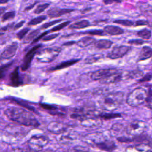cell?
<instances>
[{
	"mask_svg": "<svg viewBox=\"0 0 152 152\" xmlns=\"http://www.w3.org/2000/svg\"><path fill=\"white\" fill-rule=\"evenodd\" d=\"M4 113L9 119L20 125L35 128L40 125L35 116L24 109L10 107L5 110Z\"/></svg>",
	"mask_w": 152,
	"mask_h": 152,
	"instance_id": "obj_1",
	"label": "cell"
},
{
	"mask_svg": "<svg viewBox=\"0 0 152 152\" xmlns=\"http://www.w3.org/2000/svg\"><path fill=\"white\" fill-rule=\"evenodd\" d=\"M124 97V93L115 91L107 93L99 101L102 108L109 112L113 111L122 104Z\"/></svg>",
	"mask_w": 152,
	"mask_h": 152,
	"instance_id": "obj_2",
	"label": "cell"
},
{
	"mask_svg": "<svg viewBox=\"0 0 152 152\" xmlns=\"http://www.w3.org/2000/svg\"><path fill=\"white\" fill-rule=\"evenodd\" d=\"M84 140L86 143L94 145L103 150L111 151L115 147L113 141L106 139L100 134H87L85 136Z\"/></svg>",
	"mask_w": 152,
	"mask_h": 152,
	"instance_id": "obj_3",
	"label": "cell"
},
{
	"mask_svg": "<svg viewBox=\"0 0 152 152\" xmlns=\"http://www.w3.org/2000/svg\"><path fill=\"white\" fill-rule=\"evenodd\" d=\"M147 97V90L143 87H138L128 94L126 98V103L132 107L138 106L146 101Z\"/></svg>",
	"mask_w": 152,
	"mask_h": 152,
	"instance_id": "obj_4",
	"label": "cell"
},
{
	"mask_svg": "<svg viewBox=\"0 0 152 152\" xmlns=\"http://www.w3.org/2000/svg\"><path fill=\"white\" fill-rule=\"evenodd\" d=\"M61 51V48L58 47L43 49L38 52L36 59L40 62H51L56 58Z\"/></svg>",
	"mask_w": 152,
	"mask_h": 152,
	"instance_id": "obj_5",
	"label": "cell"
},
{
	"mask_svg": "<svg viewBox=\"0 0 152 152\" xmlns=\"http://www.w3.org/2000/svg\"><path fill=\"white\" fill-rule=\"evenodd\" d=\"M49 138L45 135H34L28 141V147L30 152H39L48 144Z\"/></svg>",
	"mask_w": 152,
	"mask_h": 152,
	"instance_id": "obj_6",
	"label": "cell"
},
{
	"mask_svg": "<svg viewBox=\"0 0 152 152\" xmlns=\"http://www.w3.org/2000/svg\"><path fill=\"white\" fill-rule=\"evenodd\" d=\"M146 128L145 123L141 120H134L129 122L125 128V131L128 135L139 136Z\"/></svg>",
	"mask_w": 152,
	"mask_h": 152,
	"instance_id": "obj_7",
	"label": "cell"
},
{
	"mask_svg": "<svg viewBox=\"0 0 152 152\" xmlns=\"http://www.w3.org/2000/svg\"><path fill=\"white\" fill-rule=\"evenodd\" d=\"M119 71L116 68L101 69L91 72L90 75V78L93 81H100Z\"/></svg>",
	"mask_w": 152,
	"mask_h": 152,
	"instance_id": "obj_8",
	"label": "cell"
},
{
	"mask_svg": "<svg viewBox=\"0 0 152 152\" xmlns=\"http://www.w3.org/2000/svg\"><path fill=\"white\" fill-rule=\"evenodd\" d=\"M131 49V47L125 45L115 46L112 50L109 52L106 57L110 59H117L122 58Z\"/></svg>",
	"mask_w": 152,
	"mask_h": 152,
	"instance_id": "obj_9",
	"label": "cell"
},
{
	"mask_svg": "<svg viewBox=\"0 0 152 152\" xmlns=\"http://www.w3.org/2000/svg\"><path fill=\"white\" fill-rule=\"evenodd\" d=\"M41 46L42 45H37L34 46L25 55L23 62L21 65V69L23 71H25L30 68L33 57L35 56V55L36 54V52Z\"/></svg>",
	"mask_w": 152,
	"mask_h": 152,
	"instance_id": "obj_10",
	"label": "cell"
},
{
	"mask_svg": "<svg viewBox=\"0 0 152 152\" xmlns=\"http://www.w3.org/2000/svg\"><path fill=\"white\" fill-rule=\"evenodd\" d=\"M18 47V45L17 42H13L8 46L0 55V62H3L11 59L15 55Z\"/></svg>",
	"mask_w": 152,
	"mask_h": 152,
	"instance_id": "obj_11",
	"label": "cell"
},
{
	"mask_svg": "<svg viewBox=\"0 0 152 152\" xmlns=\"http://www.w3.org/2000/svg\"><path fill=\"white\" fill-rule=\"evenodd\" d=\"M47 129L52 134H60L66 131L67 126L62 122L58 121H52L48 124Z\"/></svg>",
	"mask_w": 152,
	"mask_h": 152,
	"instance_id": "obj_12",
	"label": "cell"
},
{
	"mask_svg": "<svg viewBox=\"0 0 152 152\" xmlns=\"http://www.w3.org/2000/svg\"><path fill=\"white\" fill-rule=\"evenodd\" d=\"M82 126L87 128H95L102 124V120L97 116H88L81 121Z\"/></svg>",
	"mask_w": 152,
	"mask_h": 152,
	"instance_id": "obj_13",
	"label": "cell"
},
{
	"mask_svg": "<svg viewBox=\"0 0 152 152\" xmlns=\"http://www.w3.org/2000/svg\"><path fill=\"white\" fill-rule=\"evenodd\" d=\"M74 9L69 8H52L49 10L47 12L48 16L50 18H56L61 17L64 14L72 12L74 11Z\"/></svg>",
	"mask_w": 152,
	"mask_h": 152,
	"instance_id": "obj_14",
	"label": "cell"
},
{
	"mask_svg": "<svg viewBox=\"0 0 152 152\" xmlns=\"http://www.w3.org/2000/svg\"><path fill=\"white\" fill-rule=\"evenodd\" d=\"M125 152H152V148L148 144H140L128 147Z\"/></svg>",
	"mask_w": 152,
	"mask_h": 152,
	"instance_id": "obj_15",
	"label": "cell"
},
{
	"mask_svg": "<svg viewBox=\"0 0 152 152\" xmlns=\"http://www.w3.org/2000/svg\"><path fill=\"white\" fill-rule=\"evenodd\" d=\"M122 80H124V74L119 71L99 82L103 84H109L119 82Z\"/></svg>",
	"mask_w": 152,
	"mask_h": 152,
	"instance_id": "obj_16",
	"label": "cell"
},
{
	"mask_svg": "<svg viewBox=\"0 0 152 152\" xmlns=\"http://www.w3.org/2000/svg\"><path fill=\"white\" fill-rule=\"evenodd\" d=\"M150 58H152V48L149 46L142 47L139 53L137 61H142Z\"/></svg>",
	"mask_w": 152,
	"mask_h": 152,
	"instance_id": "obj_17",
	"label": "cell"
},
{
	"mask_svg": "<svg viewBox=\"0 0 152 152\" xmlns=\"http://www.w3.org/2000/svg\"><path fill=\"white\" fill-rule=\"evenodd\" d=\"M103 31L104 33L109 35H120L124 33V30L119 27L113 26V25H107L106 26L103 28Z\"/></svg>",
	"mask_w": 152,
	"mask_h": 152,
	"instance_id": "obj_18",
	"label": "cell"
},
{
	"mask_svg": "<svg viewBox=\"0 0 152 152\" xmlns=\"http://www.w3.org/2000/svg\"><path fill=\"white\" fill-rule=\"evenodd\" d=\"M18 69H19L18 67H16L14 69V71L12 72L10 75L11 84L14 87L20 86L23 84V82L21 80V78L20 77Z\"/></svg>",
	"mask_w": 152,
	"mask_h": 152,
	"instance_id": "obj_19",
	"label": "cell"
},
{
	"mask_svg": "<svg viewBox=\"0 0 152 152\" xmlns=\"http://www.w3.org/2000/svg\"><path fill=\"white\" fill-rule=\"evenodd\" d=\"M113 44V42L106 39H101L96 41L94 43V47L97 49L106 50L109 49Z\"/></svg>",
	"mask_w": 152,
	"mask_h": 152,
	"instance_id": "obj_20",
	"label": "cell"
},
{
	"mask_svg": "<svg viewBox=\"0 0 152 152\" xmlns=\"http://www.w3.org/2000/svg\"><path fill=\"white\" fill-rule=\"evenodd\" d=\"M76 138L75 133L65 131L62 133V135L60 137V142L64 144H68L72 142Z\"/></svg>",
	"mask_w": 152,
	"mask_h": 152,
	"instance_id": "obj_21",
	"label": "cell"
},
{
	"mask_svg": "<svg viewBox=\"0 0 152 152\" xmlns=\"http://www.w3.org/2000/svg\"><path fill=\"white\" fill-rule=\"evenodd\" d=\"M79 61H80V59H71V60L66 61H65V62H62L61 64H59V65L50 68V71H55L60 70V69H64V68H66L67 67H69V66L76 64Z\"/></svg>",
	"mask_w": 152,
	"mask_h": 152,
	"instance_id": "obj_22",
	"label": "cell"
},
{
	"mask_svg": "<svg viewBox=\"0 0 152 152\" xmlns=\"http://www.w3.org/2000/svg\"><path fill=\"white\" fill-rule=\"evenodd\" d=\"M96 41L95 39L87 36L80 39L76 43L80 48H86L94 44Z\"/></svg>",
	"mask_w": 152,
	"mask_h": 152,
	"instance_id": "obj_23",
	"label": "cell"
},
{
	"mask_svg": "<svg viewBox=\"0 0 152 152\" xmlns=\"http://www.w3.org/2000/svg\"><path fill=\"white\" fill-rule=\"evenodd\" d=\"M90 26V23L87 20H82L71 24L68 28L69 29H81Z\"/></svg>",
	"mask_w": 152,
	"mask_h": 152,
	"instance_id": "obj_24",
	"label": "cell"
},
{
	"mask_svg": "<svg viewBox=\"0 0 152 152\" xmlns=\"http://www.w3.org/2000/svg\"><path fill=\"white\" fill-rule=\"evenodd\" d=\"M124 129H125V128L123 124L121 123H115L113 124L110 128V133L113 136L116 137L122 134Z\"/></svg>",
	"mask_w": 152,
	"mask_h": 152,
	"instance_id": "obj_25",
	"label": "cell"
},
{
	"mask_svg": "<svg viewBox=\"0 0 152 152\" xmlns=\"http://www.w3.org/2000/svg\"><path fill=\"white\" fill-rule=\"evenodd\" d=\"M103 58V54H101V53L93 54V55H91L90 56H87L85 59L84 62L86 64H91L93 63H94V62H96L100 61Z\"/></svg>",
	"mask_w": 152,
	"mask_h": 152,
	"instance_id": "obj_26",
	"label": "cell"
},
{
	"mask_svg": "<svg viewBox=\"0 0 152 152\" xmlns=\"http://www.w3.org/2000/svg\"><path fill=\"white\" fill-rule=\"evenodd\" d=\"M143 72L140 70H134L127 72L125 75H124V79H135L139 77H142Z\"/></svg>",
	"mask_w": 152,
	"mask_h": 152,
	"instance_id": "obj_27",
	"label": "cell"
},
{
	"mask_svg": "<svg viewBox=\"0 0 152 152\" xmlns=\"http://www.w3.org/2000/svg\"><path fill=\"white\" fill-rule=\"evenodd\" d=\"M120 117H121V115L119 113H100L98 115V118L100 119H110Z\"/></svg>",
	"mask_w": 152,
	"mask_h": 152,
	"instance_id": "obj_28",
	"label": "cell"
},
{
	"mask_svg": "<svg viewBox=\"0 0 152 152\" xmlns=\"http://www.w3.org/2000/svg\"><path fill=\"white\" fill-rule=\"evenodd\" d=\"M137 34L139 37H141L142 40H148L151 36V31L147 28H144L138 31Z\"/></svg>",
	"mask_w": 152,
	"mask_h": 152,
	"instance_id": "obj_29",
	"label": "cell"
},
{
	"mask_svg": "<svg viewBox=\"0 0 152 152\" xmlns=\"http://www.w3.org/2000/svg\"><path fill=\"white\" fill-rule=\"evenodd\" d=\"M40 32V30L39 29H36L32 31H31L26 37V38L24 39L23 43H27L28 42H30L31 40H33L34 39H36V36L39 34Z\"/></svg>",
	"mask_w": 152,
	"mask_h": 152,
	"instance_id": "obj_30",
	"label": "cell"
},
{
	"mask_svg": "<svg viewBox=\"0 0 152 152\" xmlns=\"http://www.w3.org/2000/svg\"><path fill=\"white\" fill-rule=\"evenodd\" d=\"M46 19V15H40L38 16L36 18H34L31 19L28 23V26H35L38 24L41 23L43 21H45Z\"/></svg>",
	"mask_w": 152,
	"mask_h": 152,
	"instance_id": "obj_31",
	"label": "cell"
},
{
	"mask_svg": "<svg viewBox=\"0 0 152 152\" xmlns=\"http://www.w3.org/2000/svg\"><path fill=\"white\" fill-rule=\"evenodd\" d=\"M114 23L119 24L124 26L126 27H131L134 25V23L129 20H125V19H118L113 21Z\"/></svg>",
	"mask_w": 152,
	"mask_h": 152,
	"instance_id": "obj_32",
	"label": "cell"
},
{
	"mask_svg": "<svg viewBox=\"0 0 152 152\" xmlns=\"http://www.w3.org/2000/svg\"><path fill=\"white\" fill-rule=\"evenodd\" d=\"M12 64V62H8L7 64H4L3 65L0 66V80L4 77L5 73L7 72V71H8V69L11 66Z\"/></svg>",
	"mask_w": 152,
	"mask_h": 152,
	"instance_id": "obj_33",
	"label": "cell"
},
{
	"mask_svg": "<svg viewBox=\"0 0 152 152\" xmlns=\"http://www.w3.org/2000/svg\"><path fill=\"white\" fill-rule=\"evenodd\" d=\"M49 6V4L48 3H45L43 4H40L37 6L36 9L34 11V13L36 14H39L43 12L47 8H48Z\"/></svg>",
	"mask_w": 152,
	"mask_h": 152,
	"instance_id": "obj_34",
	"label": "cell"
},
{
	"mask_svg": "<svg viewBox=\"0 0 152 152\" xmlns=\"http://www.w3.org/2000/svg\"><path fill=\"white\" fill-rule=\"evenodd\" d=\"M71 23V21H65L61 24H59L58 25H57L56 26L53 27L50 30V31L51 32H55V31H59L61 30H62V28H64V27H65L66 26H67L69 24Z\"/></svg>",
	"mask_w": 152,
	"mask_h": 152,
	"instance_id": "obj_35",
	"label": "cell"
},
{
	"mask_svg": "<svg viewBox=\"0 0 152 152\" xmlns=\"http://www.w3.org/2000/svg\"><path fill=\"white\" fill-rule=\"evenodd\" d=\"M15 12L14 11H9L5 12L2 17V21L5 22L9 20L12 19L15 17Z\"/></svg>",
	"mask_w": 152,
	"mask_h": 152,
	"instance_id": "obj_36",
	"label": "cell"
},
{
	"mask_svg": "<svg viewBox=\"0 0 152 152\" xmlns=\"http://www.w3.org/2000/svg\"><path fill=\"white\" fill-rule=\"evenodd\" d=\"M83 34H88L90 35H96V36H104V32L102 30H91L83 33Z\"/></svg>",
	"mask_w": 152,
	"mask_h": 152,
	"instance_id": "obj_37",
	"label": "cell"
},
{
	"mask_svg": "<svg viewBox=\"0 0 152 152\" xmlns=\"http://www.w3.org/2000/svg\"><path fill=\"white\" fill-rule=\"evenodd\" d=\"M14 101H15L17 104H20V106L24 107V108H26V109H28L31 111H34V108L33 107H32L31 106L29 105L27 103H26V102L24 101H22V100H14Z\"/></svg>",
	"mask_w": 152,
	"mask_h": 152,
	"instance_id": "obj_38",
	"label": "cell"
},
{
	"mask_svg": "<svg viewBox=\"0 0 152 152\" xmlns=\"http://www.w3.org/2000/svg\"><path fill=\"white\" fill-rule=\"evenodd\" d=\"M30 30L29 28H23L22 30H21L20 31H19L17 34H16V36L19 39V40H22L24 37L27 34V33L28 32V31Z\"/></svg>",
	"mask_w": 152,
	"mask_h": 152,
	"instance_id": "obj_39",
	"label": "cell"
},
{
	"mask_svg": "<svg viewBox=\"0 0 152 152\" xmlns=\"http://www.w3.org/2000/svg\"><path fill=\"white\" fill-rule=\"evenodd\" d=\"M63 20L62 19H59V20H53V21H50V22H48V23H45L44 24H43L42 26H41V28L42 29H45V28H47L56 23H58L61 21H62Z\"/></svg>",
	"mask_w": 152,
	"mask_h": 152,
	"instance_id": "obj_40",
	"label": "cell"
},
{
	"mask_svg": "<svg viewBox=\"0 0 152 152\" xmlns=\"http://www.w3.org/2000/svg\"><path fill=\"white\" fill-rule=\"evenodd\" d=\"M40 106L44 109L48 110H55L56 109V106L52 104H48L45 103H40Z\"/></svg>",
	"mask_w": 152,
	"mask_h": 152,
	"instance_id": "obj_41",
	"label": "cell"
},
{
	"mask_svg": "<svg viewBox=\"0 0 152 152\" xmlns=\"http://www.w3.org/2000/svg\"><path fill=\"white\" fill-rule=\"evenodd\" d=\"M128 43L131 45H141L145 43L144 40L142 39H132L129 40Z\"/></svg>",
	"mask_w": 152,
	"mask_h": 152,
	"instance_id": "obj_42",
	"label": "cell"
},
{
	"mask_svg": "<svg viewBox=\"0 0 152 152\" xmlns=\"http://www.w3.org/2000/svg\"><path fill=\"white\" fill-rule=\"evenodd\" d=\"M152 78V74L151 73H148L145 74L144 76H142L140 80H139V82H144L148 81L151 80Z\"/></svg>",
	"mask_w": 152,
	"mask_h": 152,
	"instance_id": "obj_43",
	"label": "cell"
},
{
	"mask_svg": "<svg viewBox=\"0 0 152 152\" xmlns=\"http://www.w3.org/2000/svg\"><path fill=\"white\" fill-rule=\"evenodd\" d=\"M58 36H59V34H58V33H57V34H50V35H49V36H47L44 37L42 39V40L44 41V42H46V41H50V40H52L55 39V38L57 37Z\"/></svg>",
	"mask_w": 152,
	"mask_h": 152,
	"instance_id": "obj_44",
	"label": "cell"
},
{
	"mask_svg": "<svg viewBox=\"0 0 152 152\" xmlns=\"http://www.w3.org/2000/svg\"><path fill=\"white\" fill-rule=\"evenodd\" d=\"M148 22L145 20H139L135 21L134 23V26H145V25H148Z\"/></svg>",
	"mask_w": 152,
	"mask_h": 152,
	"instance_id": "obj_45",
	"label": "cell"
},
{
	"mask_svg": "<svg viewBox=\"0 0 152 152\" xmlns=\"http://www.w3.org/2000/svg\"><path fill=\"white\" fill-rule=\"evenodd\" d=\"M13 24H14V23H11V24H10L7 25V26H5V27H2V28L0 29V36H1L2 34H4V33H5V31H7V30H8L10 28H11V27H12Z\"/></svg>",
	"mask_w": 152,
	"mask_h": 152,
	"instance_id": "obj_46",
	"label": "cell"
},
{
	"mask_svg": "<svg viewBox=\"0 0 152 152\" xmlns=\"http://www.w3.org/2000/svg\"><path fill=\"white\" fill-rule=\"evenodd\" d=\"M152 101V88H150L148 91H147V97L146 99V102L150 103Z\"/></svg>",
	"mask_w": 152,
	"mask_h": 152,
	"instance_id": "obj_47",
	"label": "cell"
},
{
	"mask_svg": "<svg viewBox=\"0 0 152 152\" xmlns=\"http://www.w3.org/2000/svg\"><path fill=\"white\" fill-rule=\"evenodd\" d=\"M48 33V31H46L43 33L42 34H41L40 36H39L38 37H37L36 39H34L33 40V43H36V42H37V41H39L40 39H43V38L45 37V36Z\"/></svg>",
	"mask_w": 152,
	"mask_h": 152,
	"instance_id": "obj_48",
	"label": "cell"
},
{
	"mask_svg": "<svg viewBox=\"0 0 152 152\" xmlns=\"http://www.w3.org/2000/svg\"><path fill=\"white\" fill-rule=\"evenodd\" d=\"M25 23V21H21L20 22H19V23H18L17 24H16L15 25V26L14 27V30H17V29H18V28H20L21 27H22L23 26V25L24 24V23Z\"/></svg>",
	"mask_w": 152,
	"mask_h": 152,
	"instance_id": "obj_49",
	"label": "cell"
},
{
	"mask_svg": "<svg viewBox=\"0 0 152 152\" xmlns=\"http://www.w3.org/2000/svg\"><path fill=\"white\" fill-rule=\"evenodd\" d=\"M75 43H76V42H75V41H69V42H65V43H64V44H62V46H69L73 45H74Z\"/></svg>",
	"mask_w": 152,
	"mask_h": 152,
	"instance_id": "obj_50",
	"label": "cell"
},
{
	"mask_svg": "<svg viewBox=\"0 0 152 152\" xmlns=\"http://www.w3.org/2000/svg\"><path fill=\"white\" fill-rule=\"evenodd\" d=\"M11 152H28V151L25 150L24 149L20 148H15V149L12 150Z\"/></svg>",
	"mask_w": 152,
	"mask_h": 152,
	"instance_id": "obj_51",
	"label": "cell"
},
{
	"mask_svg": "<svg viewBox=\"0 0 152 152\" xmlns=\"http://www.w3.org/2000/svg\"><path fill=\"white\" fill-rule=\"evenodd\" d=\"M103 2L105 4H112V3H120L121 2V1H104Z\"/></svg>",
	"mask_w": 152,
	"mask_h": 152,
	"instance_id": "obj_52",
	"label": "cell"
},
{
	"mask_svg": "<svg viewBox=\"0 0 152 152\" xmlns=\"http://www.w3.org/2000/svg\"><path fill=\"white\" fill-rule=\"evenodd\" d=\"M6 10V8L4 7H0V16L4 13V12Z\"/></svg>",
	"mask_w": 152,
	"mask_h": 152,
	"instance_id": "obj_53",
	"label": "cell"
},
{
	"mask_svg": "<svg viewBox=\"0 0 152 152\" xmlns=\"http://www.w3.org/2000/svg\"><path fill=\"white\" fill-rule=\"evenodd\" d=\"M35 4H36V2L34 3V4H31L30 6H28V7H26V8H25V11H28V10H30L34 6V5H35Z\"/></svg>",
	"mask_w": 152,
	"mask_h": 152,
	"instance_id": "obj_54",
	"label": "cell"
},
{
	"mask_svg": "<svg viewBox=\"0 0 152 152\" xmlns=\"http://www.w3.org/2000/svg\"><path fill=\"white\" fill-rule=\"evenodd\" d=\"M8 0H6V1H2V0H0V4H5V3H7L8 2Z\"/></svg>",
	"mask_w": 152,
	"mask_h": 152,
	"instance_id": "obj_55",
	"label": "cell"
},
{
	"mask_svg": "<svg viewBox=\"0 0 152 152\" xmlns=\"http://www.w3.org/2000/svg\"><path fill=\"white\" fill-rule=\"evenodd\" d=\"M148 107L150 109H151L152 110V101L150 102V103H148Z\"/></svg>",
	"mask_w": 152,
	"mask_h": 152,
	"instance_id": "obj_56",
	"label": "cell"
},
{
	"mask_svg": "<svg viewBox=\"0 0 152 152\" xmlns=\"http://www.w3.org/2000/svg\"><path fill=\"white\" fill-rule=\"evenodd\" d=\"M43 152H53V151H51V150H46V151H45Z\"/></svg>",
	"mask_w": 152,
	"mask_h": 152,
	"instance_id": "obj_57",
	"label": "cell"
}]
</instances>
